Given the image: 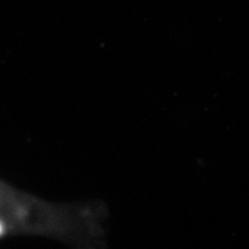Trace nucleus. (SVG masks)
Masks as SVG:
<instances>
[{"label":"nucleus","mask_w":249,"mask_h":249,"mask_svg":"<svg viewBox=\"0 0 249 249\" xmlns=\"http://www.w3.org/2000/svg\"><path fill=\"white\" fill-rule=\"evenodd\" d=\"M0 231H1V227H0Z\"/></svg>","instance_id":"obj_1"}]
</instances>
